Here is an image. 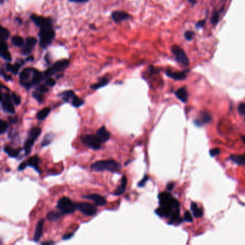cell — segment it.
I'll return each mask as SVG.
<instances>
[{
	"mask_svg": "<svg viewBox=\"0 0 245 245\" xmlns=\"http://www.w3.org/2000/svg\"><path fill=\"white\" fill-rule=\"evenodd\" d=\"M159 199L160 207L156 209V213L160 217L170 219L169 224L181 223L179 202L167 192L160 193Z\"/></svg>",
	"mask_w": 245,
	"mask_h": 245,
	"instance_id": "1",
	"label": "cell"
},
{
	"mask_svg": "<svg viewBox=\"0 0 245 245\" xmlns=\"http://www.w3.org/2000/svg\"><path fill=\"white\" fill-rule=\"evenodd\" d=\"M91 169L94 171H110L118 172L121 169V165L113 160H100L91 165Z\"/></svg>",
	"mask_w": 245,
	"mask_h": 245,
	"instance_id": "2",
	"label": "cell"
},
{
	"mask_svg": "<svg viewBox=\"0 0 245 245\" xmlns=\"http://www.w3.org/2000/svg\"><path fill=\"white\" fill-rule=\"evenodd\" d=\"M55 32L52 26H48L41 28L39 32V45L42 48H46L52 43L53 38L55 37Z\"/></svg>",
	"mask_w": 245,
	"mask_h": 245,
	"instance_id": "3",
	"label": "cell"
},
{
	"mask_svg": "<svg viewBox=\"0 0 245 245\" xmlns=\"http://www.w3.org/2000/svg\"><path fill=\"white\" fill-rule=\"evenodd\" d=\"M69 65H70V61L67 59H63L56 62V63L53 64L52 66H51L50 68H48L43 73L44 79H48V78H50L55 74V73H60L62 71L65 70V68H68Z\"/></svg>",
	"mask_w": 245,
	"mask_h": 245,
	"instance_id": "4",
	"label": "cell"
},
{
	"mask_svg": "<svg viewBox=\"0 0 245 245\" xmlns=\"http://www.w3.org/2000/svg\"><path fill=\"white\" fill-rule=\"evenodd\" d=\"M57 207L62 214H70L76 210V204L67 197L60 199L57 202Z\"/></svg>",
	"mask_w": 245,
	"mask_h": 245,
	"instance_id": "5",
	"label": "cell"
},
{
	"mask_svg": "<svg viewBox=\"0 0 245 245\" xmlns=\"http://www.w3.org/2000/svg\"><path fill=\"white\" fill-rule=\"evenodd\" d=\"M75 204H76V208L86 217H92L96 214L98 210L95 205L87 202H79Z\"/></svg>",
	"mask_w": 245,
	"mask_h": 245,
	"instance_id": "6",
	"label": "cell"
},
{
	"mask_svg": "<svg viewBox=\"0 0 245 245\" xmlns=\"http://www.w3.org/2000/svg\"><path fill=\"white\" fill-rule=\"evenodd\" d=\"M171 50H172L173 55L175 56V59L179 63L182 64L184 66H189L190 62H189L188 56H187L183 49L178 45H173L172 48H171Z\"/></svg>",
	"mask_w": 245,
	"mask_h": 245,
	"instance_id": "7",
	"label": "cell"
},
{
	"mask_svg": "<svg viewBox=\"0 0 245 245\" xmlns=\"http://www.w3.org/2000/svg\"><path fill=\"white\" fill-rule=\"evenodd\" d=\"M35 71V68H24L20 73V75H19L20 84L27 88H30L32 87L31 80H32L33 73H34Z\"/></svg>",
	"mask_w": 245,
	"mask_h": 245,
	"instance_id": "8",
	"label": "cell"
},
{
	"mask_svg": "<svg viewBox=\"0 0 245 245\" xmlns=\"http://www.w3.org/2000/svg\"><path fill=\"white\" fill-rule=\"evenodd\" d=\"M82 142L85 145L88 146V148H90L93 150H97L101 149V142L99 141V140L98 139L96 135H85L81 138Z\"/></svg>",
	"mask_w": 245,
	"mask_h": 245,
	"instance_id": "9",
	"label": "cell"
},
{
	"mask_svg": "<svg viewBox=\"0 0 245 245\" xmlns=\"http://www.w3.org/2000/svg\"><path fill=\"white\" fill-rule=\"evenodd\" d=\"M31 19H32V20L35 22V24H36L37 26H38L39 28H44V27L52 25V19L50 18H45V17L32 15V16H31Z\"/></svg>",
	"mask_w": 245,
	"mask_h": 245,
	"instance_id": "10",
	"label": "cell"
},
{
	"mask_svg": "<svg viewBox=\"0 0 245 245\" xmlns=\"http://www.w3.org/2000/svg\"><path fill=\"white\" fill-rule=\"evenodd\" d=\"M211 121V116L209 113L206 111L201 112L199 114V117L197 118L194 121V124L196 126L201 127L204 124H208Z\"/></svg>",
	"mask_w": 245,
	"mask_h": 245,
	"instance_id": "11",
	"label": "cell"
},
{
	"mask_svg": "<svg viewBox=\"0 0 245 245\" xmlns=\"http://www.w3.org/2000/svg\"><path fill=\"white\" fill-rule=\"evenodd\" d=\"M83 197L85 199L93 200V201L95 204V205H97V206H103L107 204L106 198L102 196L101 195L96 194V193H92V194L84 196Z\"/></svg>",
	"mask_w": 245,
	"mask_h": 245,
	"instance_id": "12",
	"label": "cell"
},
{
	"mask_svg": "<svg viewBox=\"0 0 245 245\" xmlns=\"http://www.w3.org/2000/svg\"><path fill=\"white\" fill-rule=\"evenodd\" d=\"M11 96L8 93H6L4 96V99H3V102H2V107H3V110L4 111H6V112L11 113V114H14L15 110L14 106L11 102Z\"/></svg>",
	"mask_w": 245,
	"mask_h": 245,
	"instance_id": "13",
	"label": "cell"
},
{
	"mask_svg": "<svg viewBox=\"0 0 245 245\" xmlns=\"http://www.w3.org/2000/svg\"><path fill=\"white\" fill-rule=\"evenodd\" d=\"M110 132L107 130V129L105 127H102L96 132V137L101 143H104V142L108 141L109 138H110Z\"/></svg>",
	"mask_w": 245,
	"mask_h": 245,
	"instance_id": "14",
	"label": "cell"
},
{
	"mask_svg": "<svg viewBox=\"0 0 245 245\" xmlns=\"http://www.w3.org/2000/svg\"><path fill=\"white\" fill-rule=\"evenodd\" d=\"M130 15L127 14L125 12H121V11H115L112 13V19L116 23H120L122 21L128 19Z\"/></svg>",
	"mask_w": 245,
	"mask_h": 245,
	"instance_id": "15",
	"label": "cell"
},
{
	"mask_svg": "<svg viewBox=\"0 0 245 245\" xmlns=\"http://www.w3.org/2000/svg\"><path fill=\"white\" fill-rule=\"evenodd\" d=\"M44 219H41L40 221H39L37 223L36 229H35L34 237H33V240L35 242H37L39 241L40 238L42 235V231H43V226H44Z\"/></svg>",
	"mask_w": 245,
	"mask_h": 245,
	"instance_id": "16",
	"label": "cell"
},
{
	"mask_svg": "<svg viewBox=\"0 0 245 245\" xmlns=\"http://www.w3.org/2000/svg\"><path fill=\"white\" fill-rule=\"evenodd\" d=\"M23 65H24V61H22L21 59H19L15 65H12V64L10 63L6 64V68L8 71H11L13 74H17V73H18L19 68H20Z\"/></svg>",
	"mask_w": 245,
	"mask_h": 245,
	"instance_id": "17",
	"label": "cell"
},
{
	"mask_svg": "<svg viewBox=\"0 0 245 245\" xmlns=\"http://www.w3.org/2000/svg\"><path fill=\"white\" fill-rule=\"evenodd\" d=\"M175 95L178 99L181 100V101L182 102H184V103H186V102L188 101L189 94L186 88L182 87L181 88H179L177 91H175Z\"/></svg>",
	"mask_w": 245,
	"mask_h": 245,
	"instance_id": "18",
	"label": "cell"
},
{
	"mask_svg": "<svg viewBox=\"0 0 245 245\" xmlns=\"http://www.w3.org/2000/svg\"><path fill=\"white\" fill-rule=\"evenodd\" d=\"M166 74L167 76L171 78L174 80H184L186 78V75L184 71L182 72H173L172 71L168 70L166 71Z\"/></svg>",
	"mask_w": 245,
	"mask_h": 245,
	"instance_id": "19",
	"label": "cell"
},
{
	"mask_svg": "<svg viewBox=\"0 0 245 245\" xmlns=\"http://www.w3.org/2000/svg\"><path fill=\"white\" fill-rule=\"evenodd\" d=\"M229 160L238 165H245V153L243 155H231L229 157Z\"/></svg>",
	"mask_w": 245,
	"mask_h": 245,
	"instance_id": "20",
	"label": "cell"
},
{
	"mask_svg": "<svg viewBox=\"0 0 245 245\" xmlns=\"http://www.w3.org/2000/svg\"><path fill=\"white\" fill-rule=\"evenodd\" d=\"M191 210L192 211L193 217L196 218H201L203 217L204 215V211L203 209L199 208L198 206V205L197 203L192 202L191 204Z\"/></svg>",
	"mask_w": 245,
	"mask_h": 245,
	"instance_id": "21",
	"label": "cell"
},
{
	"mask_svg": "<svg viewBox=\"0 0 245 245\" xmlns=\"http://www.w3.org/2000/svg\"><path fill=\"white\" fill-rule=\"evenodd\" d=\"M39 162V158L38 157V156L35 155L29 158L27 161V163L28 166L32 167V168H35V170L39 172V168H38Z\"/></svg>",
	"mask_w": 245,
	"mask_h": 245,
	"instance_id": "22",
	"label": "cell"
},
{
	"mask_svg": "<svg viewBox=\"0 0 245 245\" xmlns=\"http://www.w3.org/2000/svg\"><path fill=\"white\" fill-rule=\"evenodd\" d=\"M126 185H127V178L124 175V176H122V179H121V186H120L115 191V192L113 193H114V195L115 196H120V195L122 194V193L125 192V190H126Z\"/></svg>",
	"mask_w": 245,
	"mask_h": 245,
	"instance_id": "23",
	"label": "cell"
},
{
	"mask_svg": "<svg viewBox=\"0 0 245 245\" xmlns=\"http://www.w3.org/2000/svg\"><path fill=\"white\" fill-rule=\"evenodd\" d=\"M35 140H36L33 139V138H32V137L28 138V139L26 140L25 143H24V150H25V155H27L30 154L31 149H32V147L34 145Z\"/></svg>",
	"mask_w": 245,
	"mask_h": 245,
	"instance_id": "24",
	"label": "cell"
},
{
	"mask_svg": "<svg viewBox=\"0 0 245 245\" xmlns=\"http://www.w3.org/2000/svg\"><path fill=\"white\" fill-rule=\"evenodd\" d=\"M22 150L20 148L19 149H14L12 148H11V147H9V146H6L5 148H4V151L7 153V154L10 156V157H17V156L19 155V153H20V151Z\"/></svg>",
	"mask_w": 245,
	"mask_h": 245,
	"instance_id": "25",
	"label": "cell"
},
{
	"mask_svg": "<svg viewBox=\"0 0 245 245\" xmlns=\"http://www.w3.org/2000/svg\"><path fill=\"white\" fill-rule=\"evenodd\" d=\"M108 79H107L106 77H103L100 80L99 82H98V83L91 86L90 88L93 89V90H96V89H98L100 88H102L103 87V86H106L107 84H108Z\"/></svg>",
	"mask_w": 245,
	"mask_h": 245,
	"instance_id": "26",
	"label": "cell"
},
{
	"mask_svg": "<svg viewBox=\"0 0 245 245\" xmlns=\"http://www.w3.org/2000/svg\"><path fill=\"white\" fill-rule=\"evenodd\" d=\"M50 112V109L49 107L42 109V110H40L38 113H37V118L39 120H43L48 117Z\"/></svg>",
	"mask_w": 245,
	"mask_h": 245,
	"instance_id": "27",
	"label": "cell"
},
{
	"mask_svg": "<svg viewBox=\"0 0 245 245\" xmlns=\"http://www.w3.org/2000/svg\"><path fill=\"white\" fill-rule=\"evenodd\" d=\"M62 215L61 212H58V211H50V213H48V216H47V218H48V220L50 221H56V220L59 219L60 218Z\"/></svg>",
	"mask_w": 245,
	"mask_h": 245,
	"instance_id": "28",
	"label": "cell"
},
{
	"mask_svg": "<svg viewBox=\"0 0 245 245\" xmlns=\"http://www.w3.org/2000/svg\"><path fill=\"white\" fill-rule=\"evenodd\" d=\"M75 93L73 92V91L71 90H69V91H64V92L62 93L61 94V97L62 98V99L64 100V101L68 102L70 101L71 99H73V97H75Z\"/></svg>",
	"mask_w": 245,
	"mask_h": 245,
	"instance_id": "29",
	"label": "cell"
},
{
	"mask_svg": "<svg viewBox=\"0 0 245 245\" xmlns=\"http://www.w3.org/2000/svg\"><path fill=\"white\" fill-rule=\"evenodd\" d=\"M41 132H42L41 128L34 127L31 129L30 132H29V135H30V137H32L33 139L37 140V137L40 135Z\"/></svg>",
	"mask_w": 245,
	"mask_h": 245,
	"instance_id": "30",
	"label": "cell"
},
{
	"mask_svg": "<svg viewBox=\"0 0 245 245\" xmlns=\"http://www.w3.org/2000/svg\"><path fill=\"white\" fill-rule=\"evenodd\" d=\"M12 43L16 47H22L24 44L23 38L18 35H15L12 37Z\"/></svg>",
	"mask_w": 245,
	"mask_h": 245,
	"instance_id": "31",
	"label": "cell"
},
{
	"mask_svg": "<svg viewBox=\"0 0 245 245\" xmlns=\"http://www.w3.org/2000/svg\"><path fill=\"white\" fill-rule=\"evenodd\" d=\"M10 37V32L6 28L0 26V41H5Z\"/></svg>",
	"mask_w": 245,
	"mask_h": 245,
	"instance_id": "32",
	"label": "cell"
},
{
	"mask_svg": "<svg viewBox=\"0 0 245 245\" xmlns=\"http://www.w3.org/2000/svg\"><path fill=\"white\" fill-rule=\"evenodd\" d=\"M37 41L35 37H29L26 38V43H24V45H26L27 46L30 47L31 48H34V46L37 44Z\"/></svg>",
	"mask_w": 245,
	"mask_h": 245,
	"instance_id": "33",
	"label": "cell"
},
{
	"mask_svg": "<svg viewBox=\"0 0 245 245\" xmlns=\"http://www.w3.org/2000/svg\"><path fill=\"white\" fill-rule=\"evenodd\" d=\"M84 104V101L81 99V98L77 97V96H75L72 99V104L75 107H79Z\"/></svg>",
	"mask_w": 245,
	"mask_h": 245,
	"instance_id": "34",
	"label": "cell"
},
{
	"mask_svg": "<svg viewBox=\"0 0 245 245\" xmlns=\"http://www.w3.org/2000/svg\"><path fill=\"white\" fill-rule=\"evenodd\" d=\"M8 129V123L4 120H0V134H4Z\"/></svg>",
	"mask_w": 245,
	"mask_h": 245,
	"instance_id": "35",
	"label": "cell"
},
{
	"mask_svg": "<svg viewBox=\"0 0 245 245\" xmlns=\"http://www.w3.org/2000/svg\"><path fill=\"white\" fill-rule=\"evenodd\" d=\"M0 56H1L3 59L5 60V61H12V56H11L10 53L8 51V50H4L2 53H0Z\"/></svg>",
	"mask_w": 245,
	"mask_h": 245,
	"instance_id": "36",
	"label": "cell"
},
{
	"mask_svg": "<svg viewBox=\"0 0 245 245\" xmlns=\"http://www.w3.org/2000/svg\"><path fill=\"white\" fill-rule=\"evenodd\" d=\"M52 136L51 135H47L45 137H44L43 140H42L41 145L42 147L48 145L49 144H50L51 141H52Z\"/></svg>",
	"mask_w": 245,
	"mask_h": 245,
	"instance_id": "37",
	"label": "cell"
},
{
	"mask_svg": "<svg viewBox=\"0 0 245 245\" xmlns=\"http://www.w3.org/2000/svg\"><path fill=\"white\" fill-rule=\"evenodd\" d=\"M11 97H12V99L13 100V101H14L15 104H16V105H19V104H20L21 98L19 95H17V93L13 92L12 93V96H11Z\"/></svg>",
	"mask_w": 245,
	"mask_h": 245,
	"instance_id": "38",
	"label": "cell"
},
{
	"mask_svg": "<svg viewBox=\"0 0 245 245\" xmlns=\"http://www.w3.org/2000/svg\"><path fill=\"white\" fill-rule=\"evenodd\" d=\"M33 97H34L35 99L37 100L39 102H42L44 100V97L43 95H42V93L37 91H35V92L33 93Z\"/></svg>",
	"mask_w": 245,
	"mask_h": 245,
	"instance_id": "39",
	"label": "cell"
},
{
	"mask_svg": "<svg viewBox=\"0 0 245 245\" xmlns=\"http://www.w3.org/2000/svg\"><path fill=\"white\" fill-rule=\"evenodd\" d=\"M219 20V12H215L214 13L212 17H211V23L214 25H216Z\"/></svg>",
	"mask_w": 245,
	"mask_h": 245,
	"instance_id": "40",
	"label": "cell"
},
{
	"mask_svg": "<svg viewBox=\"0 0 245 245\" xmlns=\"http://www.w3.org/2000/svg\"><path fill=\"white\" fill-rule=\"evenodd\" d=\"M238 111L240 114L243 115L245 119V103H241L238 106Z\"/></svg>",
	"mask_w": 245,
	"mask_h": 245,
	"instance_id": "41",
	"label": "cell"
},
{
	"mask_svg": "<svg viewBox=\"0 0 245 245\" xmlns=\"http://www.w3.org/2000/svg\"><path fill=\"white\" fill-rule=\"evenodd\" d=\"M184 220L186 221H189V222H192L193 221V217L192 216H191V213L189 212V211H186V212L184 213Z\"/></svg>",
	"mask_w": 245,
	"mask_h": 245,
	"instance_id": "42",
	"label": "cell"
},
{
	"mask_svg": "<svg viewBox=\"0 0 245 245\" xmlns=\"http://www.w3.org/2000/svg\"><path fill=\"white\" fill-rule=\"evenodd\" d=\"M220 152H221V150H220L219 148H214V149H211L209 151V154L211 156V157H215V156H217L218 155H219Z\"/></svg>",
	"mask_w": 245,
	"mask_h": 245,
	"instance_id": "43",
	"label": "cell"
},
{
	"mask_svg": "<svg viewBox=\"0 0 245 245\" xmlns=\"http://www.w3.org/2000/svg\"><path fill=\"white\" fill-rule=\"evenodd\" d=\"M193 35H194V33H193V32H192V31H186V32L184 33V36L186 37L187 41H191V40H192Z\"/></svg>",
	"mask_w": 245,
	"mask_h": 245,
	"instance_id": "44",
	"label": "cell"
},
{
	"mask_svg": "<svg viewBox=\"0 0 245 245\" xmlns=\"http://www.w3.org/2000/svg\"><path fill=\"white\" fill-rule=\"evenodd\" d=\"M46 85L47 86H54L55 85V84H56V81H55V79H52V78H48L46 80Z\"/></svg>",
	"mask_w": 245,
	"mask_h": 245,
	"instance_id": "45",
	"label": "cell"
},
{
	"mask_svg": "<svg viewBox=\"0 0 245 245\" xmlns=\"http://www.w3.org/2000/svg\"><path fill=\"white\" fill-rule=\"evenodd\" d=\"M6 50H8L7 44L5 43V41H0V53Z\"/></svg>",
	"mask_w": 245,
	"mask_h": 245,
	"instance_id": "46",
	"label": "cell"
},
{
	"mask_svg": "<svg viewBox=\"0 0 245 245\" xmlns=\"http://www.w3.org/2000/svg\"><path fill=\"white\" fill-rule=\"evenodd\" d=\"M37 91H39V92L42 93H44L48 92V88L47 87L46 85H41V86H39Z\"/></svg>",
	"mask_w": 245,
	"mask_h": 245,
	"instance_id": "47",
	"label": "cell"
},
{
	"mask_svg": "<svg viewBox=\"0 0 245 245\" xmlns=\"http://www.w3.org/2000/svg\"><path fill=\"white\" fill-rule=\"evenodd\" d=\"M148 180V177L147 176V175H144V177L143 179H142L141 181L139 183V184H138V186L139 187H143L145 186V184L146 183L147 180Z\"/></svg>",
	"mask_w": 245,
	"mask_h": 245,
	"instance_id": "48",
	"label": "cell"
},
{
	"mask_svg": "<svg viewBox=\"0 0 245 245\" xmlns=\"http://www.w3.org/2000/svg\"><path fill=\"white\" fill-rule=\"evenodd\" d=\"M27 166H28V165H27V162H22V163H21L20 165H19V166L18 167V170H19V171L23 170H24V169H25V168H27Z\"/></svg>",
	"mask_w": 245,
	"mask_h": 245,
	"instance_id": "49",
	"label": "cell"
},
{
	"mask_svg": "<svg viewBox=\"0 0 245 245\" xmlns=\"http://www.w3.org/2000/svg\"><path fill=\"white\" fill-rule=\"evenodd\" d=\"M205 24V20H200L196 24V27H197V28H203Z\"/></svg>",
	"mask_w": 245,
	"mask_h": 245,
	"instance_id": "50",
	"label": "cell"
},
{
	"mask_svg": "<svg viewBox=\"0 0 245 245\" xmlns=\"http://www.w3.org/2000/svg\"><path fill=\"white\" fill-rule=\"evenodd\" d=\"M73 236V233H68V234H64L63 237H62V239L63 240H68V239H70L71 237H72Z\"/></svg>",
	"mask_w": 245,
	"mask_h": 245,
	"instance_id": "51",
	"label": "cell"
},
{
	"mask_svg": "<svg viewBox=\"0 0 245 245\" xmlns=\"http://www.w3.org/2000/svg\"><path fill=\"white\" fill-rule=\"evenodd\" d=\"M2 75H3V77L4 78V79H5L6 81H11V80L12 79V76H11V75L6 74V73H4L3 72V71H2Z\"/></svg>",
	"mask_w": 245,
	"mask_h": 245,
	"instance_id": "52",
	"label": "cell"
},
{
	"mask_svg": "<svg viewBox=\"0 0 245 245\" xmlns=\"http://www.w3.org/2000/svg\"><path fill=\"white\" fill-rule=\"evenodd\" d=\"M71 2H75V3H85L88 2L89 0H69Z\"/></svg>",
	"mask_w": 245,
	"mask_h": 245,
	"instance_id": "53",
	"label": "cell"
},
{
	"mask_svg": "<svg viewBox=\"0 0 245 245\" xmlns=\"http://www.w3.org/2000/svg\"><path fill=\"white\" fill-rule=\"evenodd\" d=\"M167 189L168 191H171L173 189V187H174V183H169L167 184Z\"/></svg>",
	"mask_w": 245,
	"mask_h": 245,
	"instance_id": "54",
	"label": "cell"
},
{
	"mask_svg": "<svg viewBox=\"0 0 245 245\" xmlns=\"http://www.w3.org/2000/svg\"><path fill=\"white\" fill-rule=\"evenodd\" d=\"M33 60H34V57H33V56H30V57H28L26 59V61H32Z\"/></svg>",
	"mask_w": 245,
	"mask_h": 245,
	"instance_id": "55",
	"label": "cell"
},
{
	"mask_svg": "<svg viewBox=\"0 0 245 245\" xmlns=\"http://www.w3.org/2000/svg\"><path fill=\"white\" fill-rule=\"evenodd\" d=\"M189 2H190L191 4H195L197 3V0H187Z\"/></svg>",
	"mask_w": 245,
	"mask_h": 245,
	"instance_id": "56",
	"label": "cell"
},
{
	"mask_svg": "<svg viewBox=\"0 0 245 245\" xmlns=\"http://www.w3.org/2000/svg\"><path fill=\"white\" fill-rule=\"evenodd\" d=\"M54 244L53 242H42V244Z\"/></svg>",
	"mask_w": 245,
	"mask_h": 245,
	"instance_id": "57",
	"label": "cell"
},
{
	"mask_svg": "<svg viewBox=\"0 0 245 245\" xmlns=\"http://www.w3.org/2000/svg\"><path fill=\"white\" fill-rule=\"evenodd\" d=\"M4 99V97H3V95H2V93L0 92V101H2Z\"/></svg>",
	"mask_w": 245,
	"mask_h": 245,
	"instance_id": "58",
	"label": "cell"
},
{
	"mask_svg": "<svg viewBox=\"0 0 245 245\" xmlns=\"http://www.w3.org/2000/svg\"><path fill=\"white\" fill-rule=\"evenodd\" d=\"M242 142H243L245 144V135L242 136Z\"/></svg>",
	"mask_w": 245,
	"mask_h": 245,
	"instance_id": "59",
	"label": "cell"
},
{
	"mask_svg": "<svg viewBox=\"0 0 245 245\" xmlns=\"http://www.w3.org/2000/svg\"><path fill=\"white\" fill-rule=\"evenodd\" d=\"M2 87H4V86H2V84L1 83H0V89H1Z\"/></svg>",
	"mask_w": 245,
	"mask_h": 245,
	"instance_id": "60",
	"label": "cell"
},
{
	"mask_svg": "<svg viewBox=\"0 0 245 245\" xmlns=\"http://www.w3.org/2000/svg\"><path fill=\"white\" fill-rule=\"evenodd\" d=\"M4 2V1L3 0H0V4H2V3H3Z\"/></svg>",
	"mask_w": 245,
	"mask_h": 245,
	"instance_id": "61",
	"label": "cell"
}]
</instances>
